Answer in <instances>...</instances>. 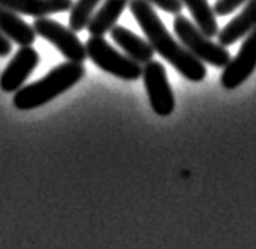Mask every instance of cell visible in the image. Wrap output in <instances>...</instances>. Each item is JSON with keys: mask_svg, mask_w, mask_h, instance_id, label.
<instances>
[{"mask_svg": "<svg viewBox=\"0 0 256 249\" xmlns=\"http://www.w3.org/2000/svg\"><path fill=\"white\" fill-rule=\"evenodd\" d=\"M129 10L142 32L146 35L148 43L153 46L154 52L166 59L176 72L190 81L199 83L206 78V64L194 57L182 43L172 37L152 3H148L146 0H129Z\"/></svg>", "mask_w": 256, "mask_h": 249, "instance_id": "obj_1", "label": "cell"}, {"mask_svg": "<svg viewBox=\"0 0 256 249\" xmlns=\"http://www.w3.org/2000/svg\"><path fill=\"white\" fill-rule=\"evenodd\" d=\"M86 70L82 62H64L54 67L38 81L30 83L18 89L13 99V105L21 111L35 110L38 106L46 105L52 99L74 87L82 81Z\"/></svg>", "mask_w": 256, "mask_h": 249, "instance_id": "obj_2", "label": "cell"}, {"mask_svg": "<svg viewBox=\"0 0 256 249\" xmlns=\"http://www.w3.org/2000/svg\"><path fill=\"white\" fill-rule=\"evenodd\" d=\"M174 30L183 46L204 64H210L214 67H226L228 62L231 60V54L224 46L212 41L210 37H207L196 24L180 13L175 14Z\"/></svg>", "mask_w": 256, "mask_h": 249, "instance_id": "obj_3", "label": "cell"}, {"mask_svg": "<svg viewBox=\"0 0 256 249\" xmlns=\"http://www.w3.org/2000/svg\"><path fill=\"white\" fill-rule=\"evenodd\" d=\"M86 52L94 64L104 72H107L124 81H136L142 78L144 67L126 54H121L104 37H90L86 41Z\"/></svg>", "mask_w": 256, "mask_h": 249, "instance_id": "obj_4", "label": "cell"}, {"mask_svg": "<svg viewBox=\"0 0 256 249\" xmlns=\"http://www.w3.org/2000/svg\"><path fill=\"white\" fill-rule=\"evenodd\" d=\"M34 30L43 40L54 44L56 49L70 62H83L88 57L86 46L76 37L72 29H67L58 21L48 17H37L34 22Z\"/></svg>", "mask_w": 256, "mask_h": 249, "instance_id": "obj_5", "label": "cell"}, {"mask_svg": "<svg viewBox=\"0 0 256 249\" xmlns=\"http://www.w3.org/2000/svg\"><path fill=\"white\" fill-rule=\"evenodd\" d=\"M142 78L153 111L160 116H169L175 108V99L164 65L161 62H148L144 65Z\"/></svg>", "mask_w": 256, "mask_h": 249, "instance_id": "obj_6", "label": "cell"}, {"mask_svg": "<svg viewBox=\"0 0 256 249\" xmlns=\"http://www.w3.org/2000/svg\"><path fill=\"white\" fill-rule=\"evenodd\" d=\"M256 70V29L245 37L244 44L234 59L228 62L222 75V86L224 89H236L250 78Z\"/></svg>", "mask_w": 256, "mask_h": 249, "instance_id": "obj_7", "label": "cell"}, {"mask_svg": "<svg viewBox=\"0 0 256 249\" xmlns=\"http://www.w3.org/2000/svg\"><path fill=\"white\" fill-rule=\"evenodd\" d=\"M40 62L38 52L30 46H21L0 75V87L4 92H16L21 89Z\"/></svg>", "mask_w": 256, "mask_h": 249, "instance_id": "obj_8", "label": "cell"}, {"mask_svg": "<svg viewBox=\"0 0 256 249\" xmlns=\"http://www.w3.org/2000/svg\"><path fill=\"white\" fill-rule=\"evenodd\" d=\"M0 5L18 14L32 17H46L68 11L74 5V0H0Z\"/></svg>", "mask_w": 256, "mask_h": 249, "instance_id": "obj_9", "label": "cell"}, {"mask_svg": "<svg viewBox=\"0 0 256 249\" xmlns=\"http://www.w3.org/2000/svg\"><path fill=\"white\" fill-rule=\"evenodd\" d=\"M256 29V0H248L240 14H237L231 22L218 32V43L222 46H231L240 38H245L252 30Z\"/></svg>", "mask_w": 256, "mask_h": 249, "instance_id": "obj_10", "label": "cell"}, {"mask_svg": "<svg viewBox=\"0 0 256 249\" xmlns=\"http://www.w3.org/2000/svg\"><path fill=\"white\" fill-rule=\"evenodd\" d=\"M113 41L118 44V46L124 51V54L129 56L130 59H134L138 64H148L152 62L154 56V49L152 44L148 43V40L140 38L138 35L134 32L128 30L122 25H114L110 30Z\"/></svg>", "mask_w": 256, "mask_h": 249, "instance_id": "obj_11", "label": "cell"}, {"mask_svg": "<svg viewBox=\"0 0 256 249\" xmlns=\"http://www.w3.org/2000/svg\"><path fill=\"white\" fill-rule=\"evenodd\" d=\"M0 32L20 46H30L37 38L34 25L24 22L18 13L0 5Z\"/></svg>", "mask_w": 256, "mask_h": 249, "instance_id": "obj_12", "label": "cell"}, {"mask_svg": "<svg viewBox=\"0 0 256 249\" xmlns=\"http://www.w3.org/2000/svg\"><path fill=\"white\" fill-rule=\"evenodd\" d=\"M129 5V0H104V5L94 13L90 24H88V30L92 37H102L107 32H110L122 11L126 10Z\"/></svg>", "mask_w": 256, "mask_h": 249, "instance_id": "obj_13", "label": "cell"}, {"mask_svg": "<svg viewBox=\"0 0 256 249\" xmlns=\"http://www.w3.org/2000/svg\"><path fill=\"white\" fill-rule=\"evenodd\" d=\"M192 14V21L198 27L204 32L207 37H216L218 35V22L214 8L208 5L207 0H180Z\"/></svg>", "mask_w": 256, "mask_h": 249, "instance_id": "obj_14", "label": "cell"}, {"mask_svg": "<svg viewBox=\"0 0 256 249\" xmlns=\"http://www.w3.org/2000/svg\"><path fill=\"white\" fill-rule=\"evenodd\" d=\"M99 3L100 0H76L72 5V8H70V16H68L70 29L74 32H82L83 29H86Z\"/></svg>", "mask_w": 256, "mask_h": 249, "instance_id": "obj_15", "label": "cell"}, {"mask_svg": "<svg viewBox=\"0 0 256 249\" xmlns=\"http://www.w3.org/2000/svg\"><path fill=\"white\" fill-rule=\"evenodd\" d=\"M246 2L248 0H216L214 5V11L218 16H228Z\"/></svg>", "mask_w": 256, "mask_h": 249, "instance_id": "obj_16", "label": "cell"}, {"mask_svg": "<svg viewBox=\"0 0 256 249\" xmlns=\"http://www.w3.org/2000/svg\"><path fill=\"white\" fill-rule=\"evenodd\" d=\"M146 2L158 6L160 10L166 13H172V14H178L183 8V3L180 0H146Z\"/></svg>", "mask_w": 256, "mask_h": 249, "instance_id": "obj_17", "label": "cell"}, {"mask_svg": "<svg viewBox=\"0 0 256 249\" xmlns=\"http://www.w3.org/2000/svg\"><path fill=\"white\" fill-rule=\"evenodd\" d=\"M12 52V41L0 32V57H5Z\"/></svg>", "mask_w": 256, "mask_h": 249, "instance_id": "obj_18", "label": "cell"}]
</instances>
